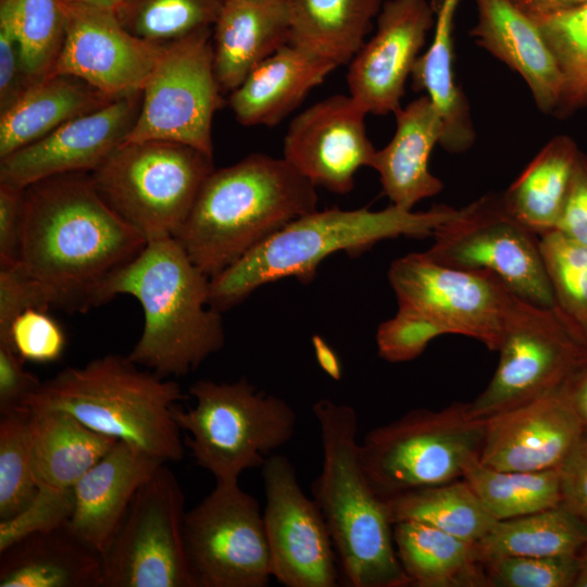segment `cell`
Returning a JSON list of instances; mask_svg holds the SVG:
<instances>
[{"instance_id":"cell-1","label":"cell","mask_w":587,"mask_h":587,"mask_svg":"<svg viewBox=\"0 0 587 587\" xmlns=\"http://www.w3.org/2000/svg\"><path fill=\"white\" fill-rule=\"evenodd\" d=\"M148 240L103 201L90 173L61 174L24 188L14 265L50 308L85 312Z\"/></svg>"},{"instance_id":"cell-2","label":"cell","mask_w":587,"mask_h":587,"mask_svg":"<svg viewBox=\"0 0 587 587\" xmlns=\"http://www.w3.org/2000/svg\"><path fill=\"white\" fill-rule=\"evenodd\" d=\"M315 188L284 158L249 154L208 176L174 238L211 278L291 221L317 210Z\"/></svg>"},{"instance_id":"cell-3","label":"cell","mask_w":587,"mask_h":587,"mask_svg":"<svg viewBox=\"0 0 587 587\" xmlns=\"http://www.w3.org/2000/svg\"><path fill=\"white\" fill-rule=\"evenodd\" d=\"M117 295L135 297L143 311L128 359L163 378L189 374L224 347L221 312L209 304L210 277L174 237L148 241L108 283L103 303Z\"/></svg>"},{"instance_id":"cell-4","label":"cell","mask_w":587,"mask_h":587,"mask_svg":"<svg viewBox=\"0 0 587 587\" xmlns=\"http://www.w3.org/2000/svg\"><path fill=\"white\" fill-rule=\"evenodd\" d=\"M312 412L323 451L312 495L346 583L352 587L411 585L396 551L387 503L373 491L362 469L354 408L321 399Z\"/></svg>"},{"instance_id":"cell-5","label":"cell","mask_w":587,"mask_h":587,"mask_svg":"<svg viewBox=\"0 0 587 587\" xmlns=\"http://www.w3.org/2000/svg\"><path fill=\"white\" fill-rule=\"evenodd\" d=\"M457 212L458 209L445 204L419 212L394 204L378 211L315 210L291 221L211 277L209 304L222 313L267 283L291 276L309 283L319 264L332 253H360L378 241L399 236H433Z\"/></svg>"},{"instance_id":"cell-6","label":"cell","mask_w":587,"mask_h":587,"mask_svg":"<svg viewBox=\"0 0 587 587\" xmlns=\"http://www.w3.org/2000/svg\"><path fill=\"white\" fill-rule=\"evenodd\" d=\"M186 398L176 382L143 371L128 357L105 354L41 382L23 407L66 412L100 434L178 462L184 441L173 409Z\"/></svg>"},{"instance_id":"cell-7","label":"cell","mask_w":587,"mask_h":587,"mask_svg":"<svg viewBox=\"0 0 587 587\" xmlns=\"http://www.w3.org/2000/svg\"><path fill=\"white\" fill-rule=\"evenodd\" d=\"M195 405L173 409L188 434L184 442L195 462L216 483H238L247 470L262 466L294 436L297 414L283 398L260 391L246 378L233 383L195 382L188 390Z\"/></svg>"},{"instance_id":"cell-8","label":"cell","mask_w":587,"mask_h":587,"mask_svg":"<svg viewBox=\"0 0 587 587\" xmlns=\"http://www.w3.org/2000/svg\"><path fill=\"white\" fill-rule=\"evenodd\" d=\"M214 170L200 149L143 140L123 142L90 175L103 201L150 241L177 235Z\"/></svg>"},{"instance_id":"cell-9","label":"cell","mask_w":587,"mask_h":587,"mask_svg":"<svg viewBox=\"0 0 587 587\" xmlns=\"http://www.w3.org/2000/svg\"><path fill=\"white\" fill-rule=\"evenodd\" d=\"M485 428L469 402L412 410L366 434L360 442L363 472L384 501L462 478L465 464L480 454Z\"/></svg>"},{"instance_id":"cell-10","label":"cell","mask_w":587,"mask_h":587,"mask_svg":"<svg viewBox=\"0 0 587 587\" xmlns=\"http://www.w3.org/2000/svg\"><path fill=\"white\" fill-rule=\"evenodd\" d=\"M498 366L486 388L469 402L474 419L487 420L549 394L587 366V345L554 307L512 294L498 349Z\"/></svg>"},{"instance_id":"cell-11","label":"cell","mask_w":587,"mask_h":587,"mask_svg":"<svg viewBox=\"0 0 587 587\" xmlns=\"http://www.w3.org/2000/svg\"><path fill=\"white\" fill-rule=\"evenodd\" d=\"M425 251L435 261L496 275L517 297L553 307L539 236L515 218L502 195H485L442 223Z\"/></svg>"},{"instance_id":"cell-12","label":"cell","mask_w":587,"mask_h":587,"mask_svg":"<svg viewBox=\"0 0 587 587\" xmlns=\"http://www.w3.org/2000/svg\"><path fill=\"white\" fill-rule=\"evenodd\" d=\"M185 495L163 463L137 490L101 554L103 587H193L185 551Z\"/></svg>"},{"instance_id":"cell-13","label":"cell","mask_w":587,"mask_h":587,"mask_svg":"<svg viewBox=\"0 0 587 587\" xmlns=\"http://www.w3.org/2000/svg\"><path fill=\"white\" fill-rule=\"evenodd\" d=\"M388 280L398 311L433 324L441 335L471 337L498 351L513 292L496 275L445 265L421 252L396 259Z\"/></svg>"},{"instance_id":"cell-14","label":"cell","mask_w":587,"mask_h":587,"mask_svg":"<svg viewBox=\"0 0 587 587\" xmlns=\"http://www.w3.org/2000/svg\"><path fill=\"white\" fill-rule=\"evenodd\" d=\"M184 539L193 587H265L273 577L263 513L238 483H216L186 512Z\"/></svg>"},{"instance_id":"cell-15","label":"cell","mask_w":587,"mask_h":587,"mask_svg":"<svg viewBox=\"0 0 587 587\" xmlns=\"http://www.w3.org/2000/svg\"><path fill=\"white\" fill-rule=\"evenodd\" d=\"M221 105L212 28H207L166 48L142 88L141 107L125 141H174L213 155L212 123Z\"/></svg>"},{"instance_id":"cell-16","label":"cell","mask_w":587,"mask_h":587,"mask_svg":"<svg viewBox=\"0 0 587 587\" xmlns=\"http://www.w3.org/2000/svg\"><path fill=\"white\" fill-rule=\"evenodd\" d=\"M261 467L273 577L286 587L337 586L332 537L316 502L300 487L294 464L285 455L271 454Z\"/></svg>"},{"instance_id":"cell-17","label":"cell","mask_w":587,"mask_h":587,"mask_svg":"<svg viewBox=\"0 0 587 587\" xmlns=\"http://www.w3.org/2000/svg\"><path fill=\"white\" fill-rule=\"evenodd\" d=\"M61 3L65 36L52 74L75 76L112 98L142 90L168 46L137 38L112 10Z\"/></svg>"},{"instance_id":"cell-18","label":"cell","mask_w":587,"mask_h":587,"mask_svg":"<svg viewBox=\"0 0 587 587\" xmlns=\"http://www.w3.org/2000/svg\"><path fill=\"white\" fill-rule=\"evenodd\" d=\"M141 101L142 90L118 97L0 159V183L24 189L48 177L93 172L127 139Z\"/></svg>"},{"instance_id":"cell-19","label":"cell","mask_w":587,"mask_h":587,"mask_svg":"<svg viewBox=\"0 0 587 587\" xmlns=\"http://www.w3.org/2000/svg\"><path fill=\"white\" fill-rule=\"evenodd\" d=\"M366 113L350 95H333L290 122L283 158L313 185L345 195L357 172L371 167L376 152L365 128Z\"/></svg>"},{"instance_id":"cell-20","label":"cell","mask_w":587,"mask_h":587,"mask_svg":"<svg viewBox=\"0 0 587 587\" xmlns=\"http://www.w3.org/2000/svg\"><path fill=\"white\" fill-rule=\"evenodd\" d=\"M435 25L428 0H387L374 35L349 62V95L366 114L386 115L401 108L404 87Z\"/></svg>"},{"instance_id":"cell-21","label":"cell","mask_w":587,"mask_h":587,"mask_svg":"<svg viewBox=\"0 0 587 587\" xmlns=\"http://www.w3.org/2000/svg\"><path fill=\"white\" fill-rule=\"evenodd\" d=\"M584 430L563 385L487 419L479 461L504 471L557 469Z\"/></svg>"},{"instance_id":"cell-22","label":"cell","mask_w":587,"mask_h":587,"mask_svg":"<svg viewBox=\"0 0 587 587\" xmlns=\"http://www.w3.org/2000/svg\"><path fill=\"white\" fill-rule=\"evenodd\" d=\"M161 459L125 441L96 463L73 486V512L67 529L80 541L102 554L140 486L160 465Z\"/></svg>"},{"instance_id":"cell-23","label":"cell","mask_w":587,"mask_h":587,"mask_svg":"<svg viewBox=\"0 0 587 587\" xmlns=\"http://www.w3.org/2000/svg\"><path fill=\"white\" fill-rule=\"evenodd\" d=\"M475 43L519 74L536 107L553 114L562 93V76L539 25L509 0H474Z\"/></svg>"},{"instance_id":"cell-24","label":"cell","mask_w":587,"mask_h":587,"mask_svg":"<svg viewBox=\"0 0 587 587\" xmlns=\"http://www.w3.org/2000/svg\"><path fill=\"white\" fill-rule=\"evenodd\" d=\"M390 141L376 150L372 168L391 204L413 210L421 200L442 191L444 184L428 167L430 153L442 136L444 125L432 100L421 96L395 113Z\"/></svg>"},{"instance_id":"cell-25","label":"cell","mask_w":587,"mask_h":587,"mask_svg":"<svg viewBox=\"0 0 587 587\" xmlns=\"http://www.w3.org/2000/svg\"><path fill=\"white\" fill-rule=\"evenodd\" d=\"M286 0H225L212 27L213 67L222 93L288 43Z\"/></svg>"},{"instance_id":"cell-26","label":"cell","mask_w":587,"mask_h":587,"mask_svg":"<svg viewBox=\"0 0 587 587\" xmlns=\"http://www.w3.org/2000/svg\"><path fill=\"white\" fill-rule=\"evenodd\" d=\"M335 68L334 64L286 43L229 93V108L241 125L273 127Z\"/></svg>"},{"instance_id":"cell-27","label":"cell","mask_w":587,"mask_h":587,"mask_svg":"<svg viewBox=\"0 0 587 587\" xmlns=\"http://www.w3.org/2000/svg\"><path fill=\"white\" fill-rule=\"evenodd\" d=\"M0 587H103L101 554L66 525L35 533L0 552Z\"/></svg>"},{"instance_id":"cell-28","label":"cell","mask_w":587,"mask_h":587,"mask_svg":"<svg viewBox=\"0 0 587 587\" xmlns=\"http://www.w3.org/2000/svg\"><path fill=\"white\" fill-rule=\"evenodd\" d=\"M114 99L72 75L52 74L36 82L0 113V159Z\"/></svg>"},{"instance_id":"cell-29","label":"cell","mask_w":587,"mask_h":587,"mask_svg":"<svg viewBox=\"0 0 587 587\" xmlns=\"http://www.w3.org/2000/svg\"><path fill=\"white\" fill-rule=\"evenodd\" d=\"M29 411L30 465L38 488H72L118 441L66 412Z\"/></svg>"},{"instance_id":"cell-30","label":"cell","mask_w":587,"mask_h":587,"mask_svg":"<svg viewBox=\"0 0 587 587\" xmlns=\"http://www.w3.org/2000/svg\"><path fill=\"white\" fill-rule=\"evenodd\" d=\"M460 0H440L435 11L434 38L419 57L411 77L413 89L425 91L444 125L439 145L449 153L466 152L476 140L469 101L454 72L453 21Z\"/></svg>"},{"instance_id":"cell-31","label":"cell","mask_w":587,"mask_h":587,"mask_svg":"<svg viewBox=\"0 0 587 587\" xmlns=\"http://www.w3.org/2000/svg\"><path fill=\"white\" fill-rule=\"evenodd\" d=\"M399 561L417 587H488L477 544L416 521L392 525Z\"/></svg>"},{"instance_id":"cell-32","label":"cell","mask_w":587,"mask_h":587,"mask_svg":"<svg viewBox=\"0 0 587 587\" xmlns=\"http://www.w3.org/2000/svg\"><path fill=\"white\" fill-rule=\"evenodd\" d=\"M383 0H286L288 43L336 67L349 64L366 40Z\"/></svg>"},{"instance_id":"cell-33","label":"cell","mask_w":587,"mask_h":587,"mask_svg":"<svg viewBox=\"0 0 587 587\" xmlns=\"http://www.w3.org/2000/svg\"><path fill=\"white\" fill-rule=\"evenodd\" d=\"M579 151L572 137L554 136L502 193L509 212L536 235L557 229Z\"/></svg>"},{"instance_id":"cell-34","label":"cell","mask_w":587,"mask_h":587,"mask_svg":"<svg viewBox=\"0 0 587 587\" xmlns=\"http://www.w3.org/2000/svg\"><path fill=\"white\" fill-rule=\"evenodd\" d=\"M484 563L504 557L577 554L587 524L563 502L527 515L497 521L476 542Z\"/></svg>"},{"instance_id":"cell-35","label":"cell","mask_w":587,"mask_h":587,"mask_svg":"<svg viewBox=\"0 0 587 587\" xmlns=\"http://www.w3.org/2000/svg\"><path fill=\"white\" fill-rule=\"evenodd\" d=\"M386 503L392 524L416 521L472 542L497 522L463 478L411 490Z\"/></svg>"},{"instance_id":"cell-36","label":"cell","mask_w":587,"mask_h":587,"mask_svg":"<svg viewBox=\"0 0 587 587\" xmlns=\"http://www.w3.org/2000/svg\"><path fill=\"white\" fill-rule=\"evenodd\" d=\"M462 478L496 521L535 513L562 502L559 467L545 471H504L472 458Z\"/></svg>"},{"instance_id":"cell-37","label":"cell","mask_w":587,"mask_h":587,"mask_svg":"<svg viewBox=\"0 0 587 587\" xmlns=\"http://www.w3.org/2000/svg\"><path fill=\"white\" fill-rule=\"evenodd\" d=\"M225 0H125L114 12L137 38L167 47L212 28Z\"/></svg>"},{"instance_id":"cell-38","label":"cell","mask_w":587,"mask_h":587,"mask_svg":"<svg viewBox=\"0 0 587 587\" xmlns=\"http://www.w3.org/2000/svg\"><path fill=\"white\" fill-rule=\"evenodd\" d=\"M21 47L22 63L30 84L52 74L65 36L60 0H0Z\"/></svg>"},{"instance_id":"cell-39","label":"cell","mask_w":587,"mask_h":587,"mask_svg":"<svg viewBox=\"0 0 587 587\" xmlns=\"http://www.w3.org/2000/svg\"><path fill=\"white\" fill-rule=\"evenodd\" d=\"M553 307L587 345V247L559 230L539 236Z\"/></svg>"},{"instance_id":"cell-40","label":"cell","mask_w":587,"mask_h":587,"mask_svg":"<svg viewBox=\"0 0 587 587\" xmlns=\"http://www.w3.org/2000/svg\"><path fill=\"white\" fill-rule=\"evenodd\" d=\"M562 76L554 115L565 117L587 108V4L538 23Z\"/></svg>"},{"instance_id":"cell-41","label":"cell","mask_w":587,"mask_h":587,"mask_svg":"<svg viewBox=\"0 0 587 587\" xmlns=\"http://www.w3.org/2000/svg\"><path fill=\"white\" fill-rule=\"evenodd\" d=\"M32 412L27 408L0 419V521L20 513L37 492L30 465Z\"/></svg>"},{"instance_id":"cell-42","label":"cell","mask_w":587,"mask_h":587,"mask_svg":"<svg viewBox=\"0 0 587 587\" xmlns=\"http://www.w3.org/2000/svg\"><path fill=\"white\" fill-rule=\"evenodd\" d=\"M488 587H573L576 554L504 557L485 563Z\"/></svg>"},{"instance_id":"cell-43","label":"cell","mask_w":587,"mask_h":587,"mask_svg":"<svg viewBox=\"0 0 587 587\" xmlns=\"http://www.w3.org/2000/svg\"><path fill=\"white\" fill-rule=\"evenodd\" d=\"M73 487L38 488L26 508L16 515L0 521V552L26 536L65 525L73 512Z\"/></svg>"},{"instance_id":"cell-44","label":"cell","mask_w":587,"mask_h":587,"mask_svg":"<svg viewBox=\"0 0 587 587\" xmlns=\"http://www.w3.org/2000/svg\"><path fill=\"white\" fill-rule=\"evenodd\" d=\"M1 344L10 346L24 361L50 363L62 357L66 336L47 310L29 308L13 320Z\"/></svg>"},{"instance_id":"cell-45","label":"cell","mask_w":587,"mask_h":587,"mask_svg":"<svg viewBox=\"0 0 587 587\" xmlns=\"http://www.w3.org/2000/svg\"><path fill=\"white\" fill-rule=\"evenodd\" d=\"M441 333L433 324L412 314L397 311L383 322L376 333L378 354L384 360L397 363L417 358L428 344Z\"/></svg>"},{"instance_id":"cell-46","label":"cell","mask_w":587,"mask_h":587,"mask_svg":"<svg viewBox=\"0 0 587 587\" xmlns=\"http://www.w3.org/2000/svg\"><path fill=\"white\" fill-rule=\"evenodd\" d=\"M29 308L50 307L38 287L16 266L0 267V342L7 340L13 320Z\"/></svg>"},{"instance_id":"cell-47","label":"cell","mask_w":587,"mask_h":587,"mask_svg":"<svg viewBox=\"0 0 587 587\" xmlns=\"http://www.w3.org/2000/svg\"><path fill=\"white\" fill-rule=\"evenodd\" d=\"M30 85L17 37L10 22L0 16V113L17 101Z\"/></svg>"},{"instance_id":"cell-48","label":"cell","mask_w":587,"mask_h":587,"mask_svg":"<svg viewBox=\"0 0 587 587\" xmlns=\"http://www.w3.org/2000/svg\"><path fill=\"white\" fill-rule=\"evenodd\" d=\"M24 362L10 346L0 342L1 415L24 408L25 399L41 385L34 374L25 370Z\"/></svg>"},{"instance_id":"cell-49","label":"cell","mask_w":587,"mask_h":587,"mask_svg":"<svg viewBox=\"0 0 587 587\" xmlns=\"http://www.w3.org/2000/svg\"><path fill=\"white\" fill-rule=\"evenodd\" d=\"M555 230L587 247V154L582 151Z\"/></svg>"},{"instance_id":"cell-50","label":"cell","mask_w":587,"mask_h":587,"mask_svg":"<svg viewBox=\"0 0 587 587\" xmlns=\"http://www.w3.org/2000/svg\"><path fill=\"white\" fill-rule=\"evenodd\" d=\"M562 502L587 524V429L559 466Z\"/></svg>"},{"instance_id":"cell-51","label":"cell","mask_w":587,"mask_h":587,"mask_svg":"<svg viewBox=\"0 0 587 587\" xmlns=\"http://www.w3.org/2000/svg\"><path fill=\"white\" fill-rule=\"evenodd\" d=\"M24 189L0 183V267L17 263Z\"/></svg>"},{"instance_id":"cell-52","label":"cell","mask_w":587,"mask_h":587,"mask_svg":"<svg viewBox=\"0 0 587 587\" xmlns=\"http://www.w3.org/2000/svg\"><path fill=\"white\" fill-rule=\"evenodd\" d=\"M537 24L544 20L587 4V0H509Z\"/></svg>"},{"instance_id":"cell-53","label":"cell","mask_w":587,"mask_h":587,"mask_svg":"<svg viewBox=\"0 0 587 587\" xmlns=\"http://www.w3.org/2000/svg\"><path fill=\"white\" fill-rule=\"evenodd\" d=\"M565 391L583 426L587 429V366L566 382Z\"/></svg>"},{"instance_id":"cell-54","label":"cell","mask_w":587,"mask_h":587,"mask_svg":"<svg viewBox=\"0 0 587 587\" xmlns=\"http://www.w3.org/2000/svg\"><path fill=\"white\" fill-rule=\"evenodd\" d=\"M316 353L322 366L334 377H338L339 369L334 353L320 339L317 340Z\"/></svg>"},{"instance_id":"cell-55","label":"cell","mask_w":587,"mask_h":587,"mask_svg":"<svg viewBox=\"0 0 587 587\" xmlns=\"http://www.w3.org/2000/svg\"><path fill=\"white\" fill-rule=\"evenodd\" d=\"M577 571L573 587H587V544L578 551Z\"/></svg>"},{"instance_id":"cell-56","label":"cell","mask_w":587,"mask_h":587,"mask_svg":"<svg viewBox=\"0 0 587 587\" xmlns=\"http://www.w3.org/2000/svg\"><path fill=\"white\" fill-rule=\"evenodd\" d=\"M60 1L115 11L125 0H60Z\"/></svg>"}]
</instances>
